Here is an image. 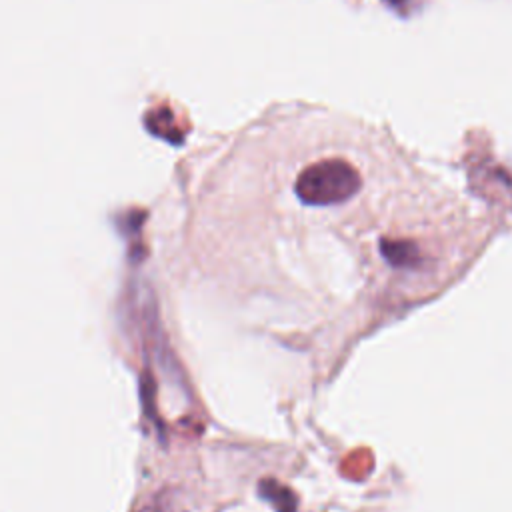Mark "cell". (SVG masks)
I'll return each mask as SVG.
<instances>
[{
  "mask_svg": "<svg viewBox=\"0 0 512 512\" xmlns=\"http://www.w3.org/2000/svg\"><path fill=\"white\" fill-rule=\"evenodd\" d=\"M362 186L358 170L342 158H328L306 166L294 184L300 202L308 206H332L350 200Z\"/></svg>",
  "mask_w": 512,
  "mask_h": 512,
  "instance_id": "cell-1",
  "label": "cell"
},
{
  "mask_svg": "<svg viewBox=\"0 0 512 512\" xmlns=\"http://www.w3.org/2000/svg\"><path fill=\"white\" fill-rule=\"evenodd\" d=\"M380 252L396 268H416L422 262L418 246L410 240H388V238H384L380 242Z\"/></svg>",
  "mask_w": 512,
  "mask_h": 512,
  "instance_id": "cell-2",
  "label": "cell"
},
{
  "mask_svg": "<svg viewBox=\"0 0 512 512\" xmlns=\"http://www.w3.org/2000/svg\"><path fill=\"white\" fill-rule=\"evenodd\" d=\"M258 494H260V498L268 500L276 512H296L298 510L296 494L288 486H284L272 478H264L258 482Z\"/></svg>",
  "mask_w": 512,
  "mask_h": 512,
  "instance_id": "cell-3",
  "label": "cell"
},
{
  "mask_svg": "<svg viewBox=\"0 0 512 512\" xmlns=\"http://www.w3.org/2000/svg\"><path fill=\"white\" fill-rule=\"evenodd\" d=\"M384 2H388L390 6H402V4H406V0H384Z\"/></svg>",
  "mask_w": 512,
  "mask_h": 512,
  "instance_id": "cell-4",
  "label": "cell"
}]
</instances>
